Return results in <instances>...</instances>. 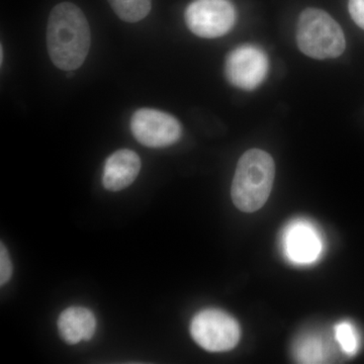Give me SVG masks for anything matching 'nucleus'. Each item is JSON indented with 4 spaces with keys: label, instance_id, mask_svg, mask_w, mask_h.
Segmentation results:
<instances>
[{
    "label": "nucleus",
    "instance_id": "f257e3e1",
    "mask_svg": "<svg viewBox=\"0 0 364 364\" xmlns=\"http://www.w3.org/2000/svg\"><path fill=\"white\" fill-rule=\"evenodd\" d=\"M90 43V28L82 11L71 2L57 4L47 26L48 53L53 64L61 70H76L85 63Z\"/></svg>",
    "mask_w": 364,
    "mask_h": 364
},
{
    "label": "nucleus",
    "instance_id": "f03ea898",
    "mask_svg": "<svg viewBox=\"0 0 364 364\" xmlns=\"http://www.w3.org/2000/svg\"><path fill=\"white\" fill-rule=\"evenodd\" d=\"M275 164L265 151L250 149L239 159L231 196L234 205L244 213L260 210L272 193Z\"/></svg>",
    "mask_w": 364,
    "mask_h": 364
},
{
    "label": "nucleus",
    "instance_id": "7ed1b4c3",
    "mask_svg": "<svg viewBox=\"0 0 364 364\" xmlns=\"http://www.w3.org/2000/svg\"><path fill=\"white\" fill-rule=\"evenodd\" d=\"M296 39L301 53L313 59L337 58L346 48L339 23L325 11L312 7L299 14Z\"/></svg>",
    "mask_w": 364,
    "mask_h": 364
},
{
    "label": "nucleus",
    "instance_id": "20e7f679",
    "mask_svg": "<svg viewBox=\"0 0 364 364\" xmlns=\"http://www.w3.org/2000/svg\"><path fill=\"white\" fill-rule=\"evenodd\" d=\"M191 334L196 343L210 352H226L237 346L241 338L238 322L229 314L208 309L191 321Z\"/></svg>",
    "mask_w": 364,
    "mask_h": 364
},
{
    "label": "nucleus",
    "instance_id": "39448f33",
    "mask_svg": "<svg viewBox=\"0 0 364 364\" xmlns=\"http://www.w3.org/2000/svg\"><path fill=\"white\" fill-rule=\"evenodd\" d=\"M184 20L191 33L205 39L227 35L236 21V9L230 0H193Z\"/></svg>",
    "mask_w": 364,
    "mask_h": 364
},
{
    "label": "nucleus",
    "instance_id": "423d86ee",
    "mask_svg": "<svg viewBox=\"0 0 364 364\" xmlns=\"http://www.w3.org/2000/svg\"><path fill=\"white\" fill-rule=\"evenodd\" d=\"M269 61L267 53L258 46L245 44L235 48L225 62V75L230 85L250 91L267 78Z\"/></svg>",
    "mask_w": 364,
    "mask_h": 364
},
{
    "label": "nucleus",
    "instance_id": "0eeeda50",
    "mask_svg": "<svg viewBox=\"0 0 364 364\" xmlns=\"http://www.w3.org/2000/svg\"><path fill=\"white\" fill-rule=\"evenodd\" d=\"M131 130L139 143L149 148L168 147L182 136L181 124L176 117L153 109L134 112Z\"/></svg>",
    "mask_w": 364,
    "mask_h": 364
},
{
    "label": "nucleus",
    "instance_id": "6e6552de",
    "mask_svg": "<svg viewBox=\"0 0 364 364\" xmlns=\"http://www.w3.org/2000/svg\"><path fill=\"white\" fill-rule=\"evenodd\" d=\"M284 243L287 257L299 264L314 262L322 251L318 232L304 221L294 222L287 227Z\"/></svg>",
    "mask_w": 364,
    "mask_h": 364
},
{
    "label": "nucleus",
    "instance_id": "1a4fd4ad",
    "mask_svg": "<svg viewBox=\"0 0 364 364\" xmlns=\"http://www.w3.org/2000/svg\"><path fill=\"white\" fill-rule=\"evenodd\" d=\"M140 170L141 160L136 152L129 149L117 151L105 161L102 184L107 191H122L135 181Z\"/></svg>",
    "mask_w": 364,
    "mask_h": 364
},
{
    "label": "nucleus",
    "instance_id": "9d476101",
    "mask_svg": "<svg viewBox=\"0 0 364 364\" xmlns=\"http://www.w3.org/2000/svg\"><path fill=\"white\" fill-rule=\"evenodd\" d=\"M60 336L66 343L74 345L85 340L90 341L97 329V320L88 309L70 306L60 315L58 320Z\"/></svg>",
    "mask_w": 364,
    "mask_h": 364
},
{
    "label": "nucleus",
    "instance_id": "9b49d317",
    "mask_svg": "<svg viewBox=\"0 0 364 364\" xmlns=\"http://www.w3.org/2000/svg\"><path fill=\"white\" fill-rule=\"evenodd\" d=\"M109 2L117 16L127 23L142 21L151 11V0H109Z\"/></svg>",
    "mask_w": 364,
    "mask_h": 364
},
{
    "label": "nucleus",
    "instance_id": "f8f14e48",
    "mask_svg": "<svg viewBox=\"0 0 364 364\" xmlns=\"http://www.w3.org/2000/svg\"><path fill=\"white\" fill-rule=\"evenodd\" d=\"M336 339L348 355H354L359 348V336L354 326L349 322H342L335 328Z\"/></svg>",
    "mask_w": 364,
    "mask_h": 364
},
{
    "label": "nucleus",
    "instance_id": "ddd939ff",
    "mask_svg": "<svg viewBox=\"0 0 364 364\" xmlns=\"http://www.w3.org/2000/svg\"><path fill=\"white\" fill-rule=\"evenodd\" d=\"M296 355L301 363H322L323 348L320 340L316 337H308L299 342L296 348Z\"/></svg>",
    "mask_w": 364,
    "mask_h": 364
},
{
    "label": "nucleus",
    "instance_id": "4468645a",
    "mask_svg": "<svg viewBox=\"0 0 364 364\" xmlns=\"http://www.w3.org/2000/svg\"><path fill=\"white\" fill-rule=\"evenodd\" d=\"M13 275V264H11V258H9V251L4 243H1L0 247V284L4 286Z\"/></svg>",
    "mask_w": 364,
    "mask_h": 364
},
{
    "label": "nucleus",
    "instance_id": "2eb2a0df",
    "mask_svg": "<svg viewBox=\"0 0 364 364\" xmlns=\"http://www.w3.org/2000/svg\"><path fill=\"white\" fill-rule=\"evenodd\" d=\"M348 9L352 20L364 30V0H349Z\"/></svg>",
    "mask_w": 364,
    "mask_h": 364
},
{
    "label": "nucleus",
    "instance_id": "dca6fc26",
    "mask_svg": "<svg viewBox=\"0 0 364 364\" xmlns=\"http://www.w3.org/2000/svg\"><path fill=\"white\" fill-rule=\"evenodd\" d=\"M0 54H1V57H0V61H1L2 64V61H4V49H2V47L1 50H0Z\"/></svg>",
    "mask_w": 364,
    "mask_h": 364
}]
</instances>
